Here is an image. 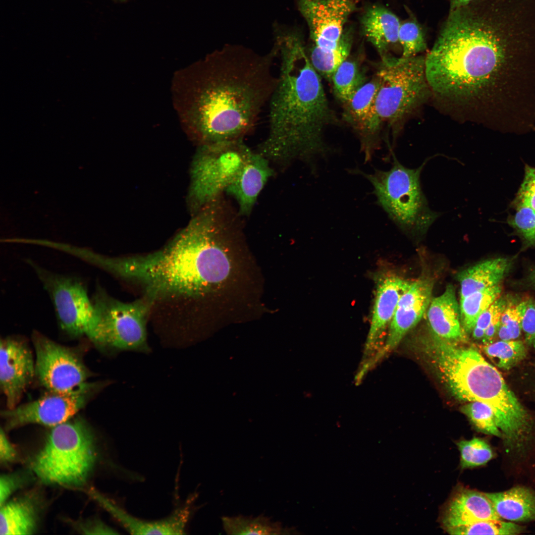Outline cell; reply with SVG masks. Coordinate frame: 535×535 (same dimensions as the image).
Masks as SVG:
<instances>
[{
	"label": "cell",
	"instance_id": "6da1fadb",
	"mask_svg": "<svg viewBox=\"0 0 535 535\" xmlns=\"http://www.w3.org/2000/svg\"><path fill=\"white\" fill-rule=\"evenodd\" d=\"M425 71L437 95L482 101L501 130L519 129L535 114V48L521 18L498 0L450 10Z\"/></svg>",
	"mask_w": 535,
	"mask_h": 535
},
{
	"label": "cell",
	"instance_id": "7a4b0ae2",
	"mask_svg": "<svg viewBox=\"0 0 535 535\" xmlns=\"http://www.w3.org/2000/svg\"><path fill=\"white\" fill-rule=\"evenodd\" d=\"M273 46L260 54L226 45L197 67L189 109L193 134L201 145L243 140L255 126L277 81Z\"/></svg>",
	"mask_w": 535,
	"mask_h": 535
},
{
	"label": "cell",
	"instance_id": "3957f363",
	"mask_svg": "<svg viewBox=\"0 0 535 535\" xmlns=\"http://www.w3.org/2000/svg\"><path fill=\"white\" fill-rule=\"evenodd\" d=\"M274 36L279 74L268 101V134L257 152L282 165L309 161L326 152L324 133L333 114L300 37L285 29Z\"/></svg>",
	"mask_w": 535,
	"mask_h": 535
},
{
	"label": "cell",
	"instance_id": "277c9868",
	"mask_svg": "<svg viewBox=\"0 0 535 535\" xmlns=\"http://www.w3.org/2000/svg\"><path fill=\"white\" fill-rule=\"evenodd\" d=\"M224 224L214 212H199L189 224L163 249L126 257L101 255L98 267L117 277L142 285L153 300L191 296L224 280L229 261L221 245Z\"/></svg>",
	"mask_w": 535,
	"mask_h": 535
},
{
	"label": "cell",
	"instance_id": "5b68a950",
	"mask_svg": "<svg viewBox=\"0 0 535 535\" xmlns=\"http://www.w3.org/2000/svg\"><path fill=\"white\" fill-rule=\"evenodd\" d=\"M424 348L453 395L490 407L503 438H517L528 429L531 422L528 413L499 372L477 350L433 335Z\"/></svg>",
	"mask_w": 535,
	"mask_h": 535
},
{
	"label": "cell",
	"instance_id": "8992f818",
	"mask_svg": "<svg viewBox=\"0 0 535 535\" xmlns=\"http://www.w3.org/2000/svg\"><path fill=\"white\" fill-rule=\"evenodd\" d=\"M70 420L52 427L33 461L34 472L45 483L80 485L93 468L96 453L91 430L83 420Z\"/></svg>",
	"mask_w": 535,
	"mask_h": 535
},
{
	"label": "cell",
	"instance_id": "52a82bcc",
	"mask_svg": "<svg viewBox=\"0 0 535 535\" xmlns=\"http://www.w3.org/2000/svg\"><path fill=\"white\" fill-rule=\"evenodd\" d=\"M423 165L410 169L393 157L388 170L375 169L367 173L354 170L369 180L377 204L403 231L413 235L425 234L440 216L429 207L422 191L420 174Z\"/></svg>",
	"mask_w": 535,
	"mask_h": 535
},
{
	"label": "cell",
	"instance_id": "ba28073f",
	"mask_svg": "<svg viewBox=\"0 0 535 535\" xmlns=\"http://www.w3.org/2000/svg\"><path fill=\"white\" fill-rule=\"evenodd\" d=\"M377 72L378 83L375 110L378 122L394 123L422 103L430 89L425 56L382 57Z\"/></svg>",
	"mask_w": 535,
	"mask_h": 535
},
{
	"label": "cell",
	"instance_id": "9c48e42d",
	"mask_svg": "<svg viewBox=\"0 0 535 535\" xmlns=\"http://www.w3.org/2000/svg\"><path fill=\"white\" fill-rule=\"evenodd\" d=\"M92 298L96 323L88 338L94 343L118 350L147 351L146 324L154 301L145 296L125 303L96 287Z\"/></svg>",
	"mask_w": 535,
	"mask_h": 535
},
{
	"label": "cell",
	"instance_id": "30bf717a",
	"mask_svg": "<svg viewBox=\"0 0 535 535\" xmlns=\"http://www.w3.org/2000/svg\"><path fill=\"white\" fill-rule=\"evenodd\" d=\"M251 151L243 140L201 145L192 173L191 194L198 209L226 191Z\"/></svg>",
	"mask_w": 535,
	"mask_h": 535
},
{
	"label": "cell",
	"instance_id": "8fae6325",
	"mask_svg": "<svg viewBox=\"0 0 535 535\" xmlns=\"http://www.w3.org/2000/svg\"><path fill=\"white\" fill-rule=\"evenodd\" d=\"M47 292L60 328L72 337H88L96 322L87 288L79 278L52 271L31 259L26 260Z\"/></svg>",
	"mask_w": 535,
	"mask_h": 535
},
{
	"label": "cell",
	"instance_id": "7c38bea8",
	"mask_svg": "<svg viewBox=\"0 0 535 535\" xmlns=\"http://www.w3.org/2000/svg\"><path fill=\"white\" fill-rule=\"evenodd\" d=\"M32 340L35 375L48 391H71L87 383V370L71 349L37 331L33 333Z\"/></svg>",
	"mask_w": 535,
	"mask_h": 535
},
{
	"label": "cell",
	"instance_id": "4fadbf2b",
	"mask_svg": "<svg viewBox=\"0 0 535 535\" xmlns=\"http://www.w3.org/2000/svg\"><path fill=\"white\" fill-rule=\"evenodd\" d=\"M95 385L88 383L71 391H50L40 398L1 412L6 428L30 424L54 427L71 419L86 404Z\"/></svg>",
	"mask_w": 535,
	"mask_h": 535
},
{
	"label": "cell",
	"instance_id": "5bb4252c",
	"mask_svg": "<svg viewBox=\"0 0 535 535\" xmlns=\"http://www.w3.org/2000/svg\"><path fill=\"white\" fill-rule=\"evenodd\" d=\"M297 6L314 46L323 51L338 47L344 24L355 9L354 0H297Z\"/></svg>",
	"mask_w": 535,
	"mask_h": 535
},
{
	"label": "cell",
	"instance_id": "9a60e30c",
	"mask_svg": "<svg viewBox=\"0 0 535 535\" xmlns=\"http://www.w3.org/2000/svg\"><path fill=\"white\" fill-rule=\"evenodd\" d=\"M432 288L433 282L428 278L411 282L399 300L384 347L368 361L370 367L394 349L405 334L420 321L431 300Z\"/></svg>",
	"mask_w": 535,
	"mask_h": 535
},
{
	"label": "cell",
	"instance_id": "2e32d148",
	"mask_svg": "<svg viewBox=\"0 0 535 535\" xmlns=\"http://www.w3.org/2000/svg\"><path fill=\"white\" fill-rule=\"evenodd\" d=\"M0 346V387L7 409H12L35 375V363L23 341L6 337L1 340Z\"/></svg>",
	"mask_w": 535,
	"mask_h": 535
},
{
	"label": "cell",
	"instance_id": "e0dca14e",
	"mask_svg": "<svg viewBox=\"0 0 535 535\" xmlns=\"http://www.w3.org/2000/svg\"><path fill=\"white\" fill-rule=\"evenodd\" d=\"M273 174L269 161L251 151L238 175L225 192L236 201L241 215H248L266 183Z\"/></svg>",
	"mask_w": 535,
	"mask_h": 535
},
{
	"label": "cell",
	"instance_id": "ac0fdd59",
	"mask_svg": "<svg viewBox=\"0 0 535 535\" xmlns=\"http://www.w3.org/2000/svg\"><path fill=\"white\" fill-rule=\"evenodd\" d=\"M96 499L131 534H185L190 518V503L175 510L168 517L159 520L147 521L136 518L102 495L94 493Z\"/></svg>",
	"mask_w": 535,
	"mask_h": 535
},
{
	"label": "cell",
	"instance_id": "d6986e66",
	"mask_svg": "<svg viewBox=\"0 0 535 535\" xmlns=\"http://www.w3.org/2000/svg\"><path fill=\"white\" fill-rule=\"evenodd\" d=\"M494 519H501L485 493L466 488H459L451 496L441 518L445 530Z\"/></svg>",
	"mask_w": 535,
	"mask_h": 535
},
{
	"label": "cell",
	"instance_id": "ffe728a7",
	"mask_svg": "<svg viewBox=\"0 0 535 535\" xmlns=\"http://www.w3.org/2000/svg\"><path fill=\"white\" fill-rule=\"evenodd\" d=\"M411 282L395 275L386 276L378 282L373 316L366 344V352L374 349L377 340L390 323L402 294Z\"/></svg>",
	"mask_w": 535,
	"mask_h": 535
},
{
	"label": "cell",
	"instance_id": "44dd1931",
	"mask_svg": "<svg viewBox=\"0 0 535 535\" xmlns=\"http://www.w3.org/2000/svg\"><path fill=\"white\" fill-rule=\"evenodd\" d=\"M427 316L432 335L456 343L464 340L460 305L452 285H447L442 294L431 299Z\"/></svg>",
	"mask_w": 535,
	"mask_h": 535
},
{
	"label": "cell",
	"instance_id": "7402d4cb",
	"mask_svg": "<svg viewBox=\"0 0 535 535\" xmlns=\"http://www.w3.org/2000/svg\"><path fill=\"white\" fill-rule=\"evenodd\" d=\"M512 260L499 257L487 259L458 273L460 299L477 291L500 284L509 272Z\"/></svg>",
	"mask_w": 535,
	"mask_h": 535
},
{
	"label": "cell",
	"instance_id": "603a6c76",
	"mask_svg": "<svg viewBox=\"0 0 535 535\" xmlns=\"http://www.w3.org/2000/svg\"><path fill=\"white\" fill-rule=\"evenodd\" d=\"M400 24L394 13L380 5L369 7L361 19L364 36L382 56L390 46L398 42Z\"/></svg>",
	"mask_w": 535,
	"mask_h": 535
},
{
	"label": "cell",
	"instance_id": "cb8c5ba5",
	"mask_svg": "<svg viewBox=\"0 0 535 535\" xmlns=\"http://www.w3.org/2000/svg\"><path fill=\"white\" fill-rule=\"evenodd\" d=\"M500 519L511 522L535 521V491L521 486L485 493Z\"/></svg>",
	"mask_w": 535,
	"mask_h": 535
},
{
	"label": "cell",
	"instance_id": "d4e9b609",
	"mask_svg": "<svg viewBox=\"0 0 535 535\" xmlns=\"http://www.w3.org/2000/svg\"><path fill=\"white\" fill-rule=\"evenodd\" d=\"M0 534L29 535L36 528V512L27 499H16L0 506Z\"/></svg>",
	"mask_w": 535,
	"mask_h": 535
},
{
	"label": "cell",
	"instance_id": "484cf974",
	"mask_svg": "<svg viewBox=\"0 0 535 535\" xmlns=\"http://www.w3.org/2000/svg\"><path fill=\"white\" fill-rule=\"evenodd\" d=\"M221 521L224 531L229 535H288L296 532L264 515L225 516Z\"/></svg>",
	"mask_w": 535,
	"mask_h": 535
},
{
	"label": "cell",
	"instance_id": "4316f807",
	"mask_svg": "<svg viewBox=\"0 0 535 535\" xmlns=\"http://www.w3.org/2000/svg\"><path fill=\"white\" fill-rule=\"evenodd\" d=\"M500 284L473 293L460 299V315L463 329L472 333L480 315L500 296Z\"/></svg>",
	"mask_w": 535,
	"mask_h": 535
},
{
	"label": "cell",
	"instance_id": "83f0119b",
	"mask_svg": "<svg viewBox=\"0 0 535 535\" xmlns=\"http://www.w3.org/2000/svg\"><path fill=\"white\" fill-rule=\"evenodd\" d=\"M349 35L343 33L338 47L331 51H323L315 46L312 47L309 56L316 70L331 80L340 64L346 60L351 48Z\"/></svg>",
	"mask_w": 535,
	"mask_h": 535
},
{
	"label": "cell",
	"instance_id": "f1b7e54d",
	"mask_svg": "<svg viewBox=\"0 0 535 535\" xmlns=\"http://www.w3.org/2000/svg\"><path fill=\"white\" fill-rule=\"evenodd\" d=\"M483 350L497 367L504 370L515 367L527 354L524 343L517 339L493 341L484 344Z\"/></svg>",
	"mask_w": 535,
	"mask_h": 535
},
{
	"label": "cell",
	"instance_id": "f546056e",
	"mask_svg": "<svg viewBox=\"0 0 535 535\" xmlns=\"http://www.w3.org/2000/svg\"><path fill=\"white\" fill-rule=\"evenodd\" d=\"M331 80L337 96L346 104L365 83L357 64L345 60L334 73Z\"/></svg>",
	"mask_w": 535,
	"mask_h": 535
},
{
	"label": "cell",
	"instance_id": "4dcf8cb0",
	"mask_svg": "<svg viewBox=\"0 0 535 535\" xmlns=\"http://www.w3.org/2000/svg\"><path fill=\"white\" fill-rule=\"evenodd\" d=\"M451 535H517L523 532V527L501 519L478 521L468 525L445 529Z\"/></svg>",
	"mask_w": 535,
	"mask_h": 535
},
{
	"label": "cell",
	"instance_id": "1f68e13d",
	"mask_svg": "<svg viewBox=\"0 0 535 535\" xmlns=\"http://www.w3.org/2000/svg\"><path fill=\"white\" fill-rule=\"evenodd\" d=\"M457 445L460 453V465L463 469L483 465L493 456L489 444L479 438L461 440Z\"/></svg>",
	"mask_w": 535,
	"mask_h": 535
},
{
	"label": "cell",
	"instance_id": "d6a6232c",
	"mask_svg": "<svg viewBox=\"0 0 535 535\" xmlns=\"http://www.w3.org/2000/svg\"><path fill=\"white\" fill-rule=\"evenodd\" d=\"M398 42L402 48L401 57L408 58L417 55L427 49L425 36L419 23L414 19L400 24Z\"/></svg>",
	"mask_w": 535,
	"mask_h": 535
},
{
	"label": "cell",
	"instance_id": "836d02e7",
	"mask_svg": "<svg viewBox=\"0 0 535 535\" xmlns=\"http://www.w3.org/2000/svg\"><path fill=\"white\" fill-rule=\"evenodd\" d=\"M462 410L478 430L502 437L494 413L489 406L480 402L473 401L464 405Z\"/></svg>",
	"mask_w": 535,
	"mask_h": 535
},
{
	"label": "cell",
	"instance_id": "e575fe53",
	"mask_svg": "<svg viewBox=\"0 0 535 535\" xmlns=\"http://www.w3.org/2000/svg\"><path fill=\"white\" fill-rule=\"evenodd\" d=\"M516 212L509 223L530 244L535 245V210L516 203Z\"/></svg>",
	"mask_w": 535,
	"mask_h": 535
},
{
	"label": "cell",
	"instance_id": "d590c367",
	"mask_svg": "<svg viewBox=\"0 0 535 535\" xmlns=\"http://www.w3.org/2000/svg\"><path fill=\"white\" fill-rule=\"evenodd\" d=\"M526 306V300L517 302L508 298L501 314L499 325L506 328L512 340L517 339L521 334L522 321Z\"/></svg>",
	"mask_w": 535,
	"mask_h": 535
},
{
	"label": "cell",
	"instance_id": "8d00e7d4",
	"mask_svg": "<svg viewBox=\"0 0 535 535\" xmlns=\"http://www.w3.org/2000/svg\"><path fill=\"white\" fill-rule=\"evenodd\" d=\"M508 297L500 296L479 317L472 332V336L477 340H482L486 328L498 315L504 310Z\"/></svg>",
	"mask_w": 535,
	"mask_h": 535
},
{
	"label": "cell",
	"instance_id": "74e56055",
	"mask_svg": "<svg viewBox=\"0 0 535 535\" xmlns=\"http://www.w3.org/2000/svg\"><path fill=\"white\" fill-rule=\"evenodd\" d=\"M516 202L527 205L535 210V167L526 166L523 181Z\"/></svg>",
	"mask_w": 535,
	"mask_h": 535
},
{
	"label": "cell",
	"instance_id": "f35d334b",
	"mask_svg": "<svg viewBox=\"0 0 535 535\" xmlns=\"http://www.w3.org/2000/svg\"><path fill=\"white\" fill-rule=\"evenodd\" d=\"M522 321L525 342L535 348V299L528 298Z\"/></svg>",
	"mask_w": 535,
	"mask_h": 535
},
{
	"label": "cell",
	"instance_id": "ab89813d",
	"mask_svg": "<svg viewBox=\"0 0 535 535\" xmlns=\"http://www.w3.org/2000/svg\"><path fill=\"white\" fill-rule=\"evenodd\" d=\"M21 480L15 475H3L0 479V506L6 502L11 494L21 484Z\"/></svg>",
	"mask_w": 535,
	"mask_h": 535
},
{
	"label": "cell",
	"instance_id": "60d3db41",
	"mask_svg": "<svg viewBox=\"0 0 535 535\" xmlns=\"http://www.w3.org/2000/svg\"><path fill=\"white\" fill-rule=\"evenodd\" d=\"M16 457V451L2 429L0 434V460L6 464L12 462Z\"/></svg>",
	"mask_w": 535,
	"mask_h": 535
},
{
	"label": "cell",
	"instance_id": "b9f144b4",
	"mask_svg": "<svg viewBox=\"0 0 535 535\" xmlns=\"http://www.w3.org/2000/svg\"><path fill=\"white\" fill-rule=\"evenodd\" d=\"M82 530L88 534H117L111 528L101 522L91 523L82 528Z\"/></svg>",
	"mask_w": 535,
	"mask_h": 535
},
{
	"label": "cell",
	"instance_id": "7bdbcfd3",
	"mask_svg": "<svg viewBox=\"0 0 535 535\" xmlns=\"http://www.w3.org/2000/svg\"><path fill=\"white\" fill-rule=\"evenodd\" d=\"M474 0H449L450 10L468 5Z\"/></svg>",
	"mask_w": 535,
	"mask_h": 535
},
{
	"label": "cell",
	"instance_id": "ee69618b",
	"mask_svg": "<svg viewBox=\"0 0 535 535\" xmlns=\"http://www.w3.org/2000/svg\"><path fill=\"white\" fill-rule=\"evenodd\" d=\"M527 282L529 285L535 288V267L530 270L527 276Z\"/></svg>",
	"mask_w": 535,
	"mask_h": 535
},
{
	"label": "cell",
	"instance_id": "f6af8a7d",
	"mask_svg": "<svg viewBox=\"0 0 535 535\" xmlns=\"http://www.w3.org/2000/svg\"><path fill=\"white\" fill-rule=\"evenodd\" d=\"M223 198V199H224L225 200V199H224V198H223V196H221V197L220 196V197H218L217 198ZM217 198H216V199H217ZM214 200H215V199H214ZM225 201H226V200H225ZM226 202H227V201H226ZM228 204H229V203H228ZM229 205H230V204H229ZM232 209H233V208H232ZM233 211H234V212H235V214H236V217H236V218H237V217H238V214H237V213H236V212H235V211L234 210H233Z\"/></svg>",
	"mask_w": 535,
	"mask_h": 535
},
{
	"label": "cell",
	"instance_id": "bcb514c9",
	"mask_svg": "<svg viewBox=\"0 0 535 535\" xmlns=\"http://www.w3.org/2000/svg\"><path fill=\"white\" fill-rule=\"evenodd\" d=\"M114 0L118 1H120V2H123V1H126L127 0Z\"/></svg>",
	"mask_w": 535,
	"mask_h": 535
}]
</instances>
